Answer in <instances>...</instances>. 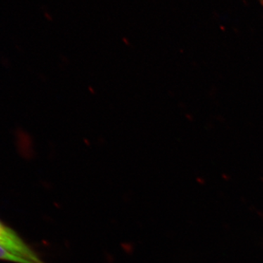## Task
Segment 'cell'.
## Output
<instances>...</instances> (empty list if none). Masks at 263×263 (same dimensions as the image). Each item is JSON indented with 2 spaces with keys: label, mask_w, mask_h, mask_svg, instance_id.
Returning <instances> with one entry per match:
<instances>
[{
  "label": "cell",
  "mask_w": 263,
  "mask_h": 263,
  "mask_svg": "<svg viewBox=\"0 0 263 263\" xmlns=\"http://www.w3.org/2000/svg\"><path fill=\"white\" fill-rule=\"evenodd\" d=\"M0 247L30 263H43L18 233L0 220Z\"/></svg>",
  "instance_id": "6da1fadb"
},
{
  "label": "cell",
  "mask_w": 263,
  "mask_h": 263,
  "mask_svg": "<svg viewBox=\"0 0 263 263\" xmlns=\"http://www.w3.org/2000/svg\"><path fill=\"white\" fill-rule=\"evenodd\" d=\"M0 260L13 263H30L0 247Z\"/></svg>",
  "instance_id": "7a4b0ae2"
}]
</instances>
